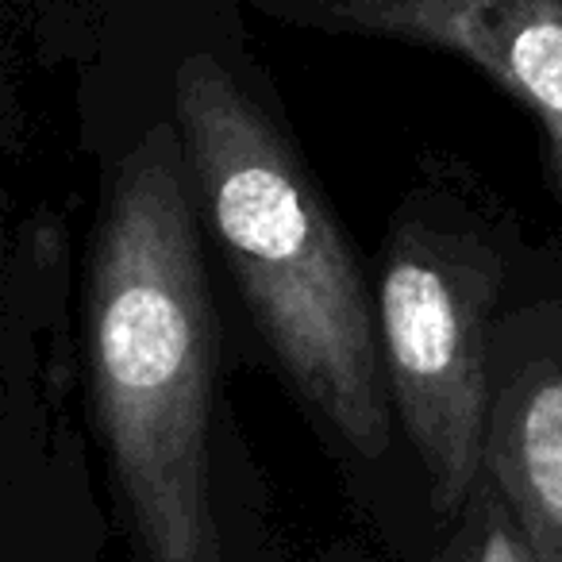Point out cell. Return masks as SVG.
Wrapping results in <instances>:
<instances>
[{"label": "cell", "instance_id": "6da1fadb", "mask_svg": "<svg viewBox=\"0 0 562 562\" xmlns=\"http://www.w3.org/2000/svg\"><path fill=\"white\" fill-rule=\"evenodd\" d=\"M193 212L178 132L150 127L120 162L89 266L93 408L150 562H220L209 462L220 328Z\"/></svg>", "mask_w": 562, "mask_h": 562}, {"label": "cell", "instance_id": "7a4b0ae2", "mask_svg": "<svg viewBox=\"0 0 562 562\" xmlns=\"http://www.w3.org/2000/svg\"><path fill=\"white\" fill-rule=\"evenodd\" d=\"M189 186L297 393L367 459L390 443L378 308L321 193L247 89L189 55L173 89Z\"/></svg>", "mask_w": 562, "mask_h": 562}, {"label": "cell", "instance_id": "3957f363", "mask_svg": "<svg viewBox=\"0 0 562 562\" xmlns=\"http://www.w3.org/2000/svg\"><path fill=\"white\" fill-rule=\"evenodd\" d=\"M497 262L413 227L393 239L378 285V351L439 513H459L485 470L490 308Z\"/></svg>", "mask_w": 562, "mask_h": 562}, {"label": "cell", "instance_id": "277c9868", "mask_svg": "<svg viewBox=\"0 0 562 562\" xmlns=\"http://www.w3.org/2000/svg\"><path fill=\"white\" fill-rule=\"evenodd\" d=\"M297 27L401 40L485 70L539 120L562 201V0H255Z\"/></svg>", "mask_w": 562, "mask_h": 562}, {"label": "cell", "instance_id": "5b68a950", "mask_svg": "<svg viewBox=\"0 0 562 562\" xmlns=\"http://www.w3.org/2000/svg\"><path fill=\"white\" fill-rule=\"evenodd\" d=\"M485 470L539 562H562V367H531L490 405Z\"/></svg>", "mask_w": 562, "mask_h": 562}, {"label": "cell", "instance_id": "8992f818", "mask_svg": "<svg viewBox=\"0 0 562 562\" xmlns=\"http://www.w3.org/2000/svg\"><path fill=\"white\" fill-rule=\"evenodd\" d=\"M443 562H539L528 539L520 536L516 520L508 516L501 493L477 490V508L470 516L462 539L447 551Z\"/></svg>", "mask_w": 562, "mask_h": 562}]
</instances>
